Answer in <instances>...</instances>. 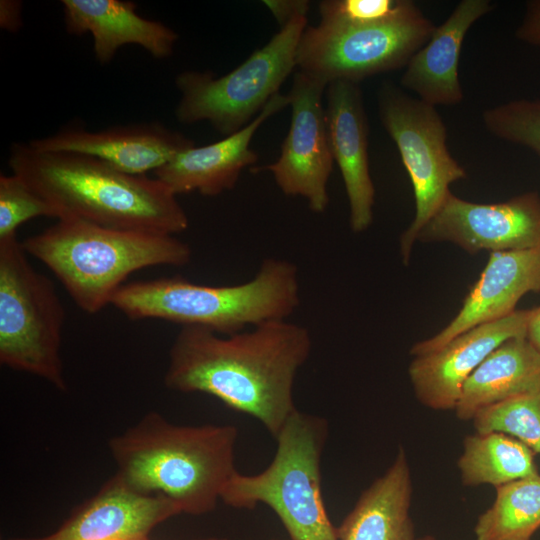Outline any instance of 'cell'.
<instances>
[{
	"mask_svg": "<svg viewBox=\"0 0 540 540\" xmlns=\"http://www.w3.org/2000/svg\"><path fill=\"white\" fill-rule=\"evenodd\" d=\"M311 350L309 331L286 319L232 335L182 326L164 383L173 391L211 395L254 417L275 438L297 410L295 378Z\"/></svg>",
	"mask_w": 540,
	"mask_h": 540,
	"instance_id": "6da1fadb",
	"label": "cell"
},
{
	"mask_svg": "<svg viewBox=\"0 0 540 540\" xmlns=\"http://www.w3.org/2000/svg\"><path fill=\"white\" fill-rule=\"evenodd\" d=\"M8 164L57 208L60 219L171 235L188 228L177 195L156 178L128 174L84 154L39 151L29 143L13 144Z\"/></svg>",
	"mask_w": 540,
	"mask_h": 540,
	"instance_id": "7a4b0ae2",
	"label": "cell"
},
{
	"mask_svg": "<svg viewBox=\"0 0 540 540\" xmlns=\"http://www.w3.org/2000/svg\"><path fill=\"white\" fill-rule=\"evenodd\" d=\"M238 429L229 424L178 425L157 412L108 442L116 474L132 488L160 494L182 513L212 512L235 468Z\"/></svg>",
	"mask_w": 540,
	"mask_h": 540,
	"instance_id": "3957f363",
	"label": "cell"
},
{
	"mask_svg": "<svg viewBox=\"0 0 540 540\" xmlns=\"http://www.w3.org/2000/svg\"><path fill=\"white\" fill-rule=\"evenodd\" d=\"M22 245L88 314L111 304L130 274L158 265L183 266L192 257L190 246L174 235L106 227L77 218L59 219Z\"/></svg>",
	"mask_w": 540,
	"mask_h": 540,
	"instance_id": "277c9868",
	"label": "cell"
},
{
	"mask_svg": "<svg viewBox=\"0 0 540 540\" xmlns=\"http://www.w3.org/2000/svg\"><path fill=\"white\" fill-rule=\"evenodd\" d=\"M296 266L269 258L249 281L210 286L181 277L124 284L111 301L132 320L161 319L232 335L268 321L284 320L298 307Z\"/></svg>",
	"mask_w": 540,
	"mask_h": 540,
	"instance_id": "5b68a950",
	"label": "cell"
},
{
	"mask_svg": "<svg viewBox=\"0 0 540 540\" xmlns=\"http://www.w3.org/2000/svg\"><path fill=\"white\" fill-rule=\"evenodd\" d=\"M328 436L325 418L298 409L275 437V455L260 473L236 471L220 501L237 509L271 508L289 540H338L321 493V458Z\"/></svg>",
	"mask_w": 540,
	"mask_h": 540,
	"instance_id": "8992f818",
	"label": "cell"
},
{
	"mask_svg": "<svg viewBox=\"0 0 540 540\" xmlns=\"http://www.w3.org/2000/svg\"><path fill=\"white\" fill-rule=\"evenodd\" d=\"M65 311L52 281L17 236L0 240V362L66 390L61 358Z\"/></svg>",
	"mask_w": 540,
	"mask_h": 540,
	"instance_id": "52a82bcc",
	"label": "cell"
},
{
	"mask_svg": "<svg viewBox=\"0 0 540 540\" xmlns=\"http://www.w3.org/2000/svg\"><path fill=\"white\" fill-rule=\"evenodd\" d=\"M306 26V16L294 18L262 48L220 77L197 71L179 74L175 81L181 93L175 110L177 120L183 124L208 121L225 136L244 128L297 68V47Z\"/></svg>",
	"mask_w": 540,
	"mask_h": 540,
	"instance_id": "ba28073f",
	"label": "cell"
},
{
	"mask_svg": "<svg viewBox=\"0 0 540 540\" xmlns=\"http://www.w3.org/2000/svg\"><path fill=\"white\" fill-rule=\"evenodd\" d=\"M435 25L415 4L392 21L334 26H306L297 47L298 71L327 85L360 81L405 68L431 37Z\"/></svg>",
	"mask_w": 540,
	"mask_h": 540,
	"instance_id": "9c48e42d",
	"label": "cell"
},
{
	"mask_svg": "<svg viewBox=\"0 0 540 540\" xmlns=\"http://www.w3.org/2000/svg\"><path fill=\"white\" fill-rule=\"evenodd\" d=\"M378 111L414 192L415 216L400 239L407 264L421 229L451 192L450 185L466 178V170L448 150L447 129L435 106L384 83L378 92Z\"/></svg>",
	"mask_w": 540,
	"mask_h": 540,
	"instance_id": "30bf717a",
	"label": "cell"
},
{
	"mask_svg": "<svg viewBox=\"0 0 540 540\" xmlns=\"http://www.w3.org/2000/svg\"><path fill=\"white\" fill-rule=\"evenodd\" d=\"M327 84L300 71L287 94L291 122L279 158L265 167L288 196L304 198L315 213L329 203L327 183L333 168L323 95Z\"/></svg>",
	"mask_w": 540,
	"mask_h": 540,
	"instance_id": "8fae6325",
	"label": "cell"
},
{
	"mask_svg": "<svg viewBox=\"0 0 540 540\" xmlns=\"http://www.w3.org/2000/svg\"><path fill=\"white\" fill-rule=\"evenodd\" d=\"M418 240L452 242L470 254L540 249V196L528 192L486 204L450 192Z\"/></svg>",
	"mask_w": 540,
	"mask_h": 540,
	"instance_id": "7c38bea8",
	"label": "cell"
},
{
	"mask_svg": "<svg viewBox=\"0 0 540 540\" xmlns=\"http://www.w3.org/2000/svg\"><path fill=\"white\" fill-rule=\"evenodd\" d=\"M529 314L530 309L515 310L416 356L408 373L417 399L434 410L455 409L464 383L485 358L508 339L526 336Z\"/></svg>",
	"mask_w": 540,
	"mask_h": 540,
	"instance_id": "4fadbf2b",
	"label": "cell"
},
{
	"mask_svg": "<svg viewBox=\"0 0 540 540\" xmlns=\"http://www.w3.org/2000/svg\"><path fill=\"white\" fill-rule=\"evenodd\" d=\"M178 514L171 499L140 492L115 473L53 533L10 540H150L157 525Z\"/></svg>",
	"mask_w": 540,
	"mask_h": 540,
	"instance_id": "5bb4252c",
	"label": "cell"
},
{
	"mask_svg": "<svg viewBox=\"0 0 540 540\" xmlns=\"http://www.w3.org/2000/svg\"><path fill=\"white\" fill-rule=\"evenodd\" d=\"M529 292L540 293V249L491 252L456 316L436 335L414 344L410 354L434 352L478 325L510 315Z\"/></svg>",
	"mask_w": 540,
	"mask_h": 540,
	"instance_id": "9a60e30c",
	"label": "cell"
},
{
	"mask_svg": "<svg viewBox=\"0 0 540 540\" xmlns=\"http://www.w3.org/2000/svg\"><path fill=\"white\" fill-rule=\"evenodd\" d=\"M29 145L39 151L92 156L132 175L156 171L195 142L159 123L112 127L100 131L66 128Z\"/></svg>",
	"mask_w": 540,
	"mask_h": 540,
	"instance_id": "2e32d148",
	"label": "cell"
},
{
	"mask_svg": "<svg viewBox=\"0 0 540 540\" xmlns=\"http://www.w3.org/2000/svg\"><path fill=\"white\" fill-rule=\"evenodd\" d=\"M325 118L334 162L347 194L350 227L359 233L373 220L375 188L369 170L368 123L357 83L334 81L327 85Z\"/></svg>",
	"mask_w": 540,
	"mask_h": 540,
	"instance_id": "e0dca14e",
	"label": "cell"
},
{
	"mask_svg": "<svg viewBox=\"0 0 540 540\" xmlns=\"http://www.w3.org/2000/svg\"><path fill=\"white\" fill-rule=\"evenodd\" d=\"M289 106L287 94L274 95L244 128L205 146L188 148L154 171L155 178L176 195L197 191L216 196L234 188L246 167L258 160L251 141L262 124Z\"/></svg>",
	"mask_w": 540,
	"mask_h": 540,
	"instance_id": "ac0fdd59",
	"label": "cell"
},
{
	"mask_svg": "<svg viewBox=\"0 0 540 540\" xmlns=\"http://www.w3.org/2000/svg\"><path fill=\"white\" fill-rule=\"evenodd\" d=\"M493 8L489 0L460 1L412 56L400 79L401 86L435 107L462 102L458 63L463 41L471 26Z\"/></svg>",
	"mask_w": 540,
	"mask_h": 540,
	"instance_id": "d6986e66",
	"label": "cell"
},
{
	"mask_svg": "<svg viewBox=\"0 0 540 540\" xmlns=\"http://www.w3.org/2000/svg\"><path fill=\"white\" fill-rule=\"evenodd\" d=\"M64 21L70 34L93 36L96 59L109 63L127 44L143 47L155 58L173 53L178 34L159 21L139 16L136 4L121 0H62Z\"/></svg>",
	"mask_w": 540,
	"mask_h": 540,
	"instance_id": "ffe728a7",
	"label": "cell"
},
{
	"mask_svg": "<svg viewBox=\"0 0 540 540\" xmlns=\"http://www.w3.org/2000/svg\"><path fill=\"white\" fill-rule=\"evenodd\" d=\"M412 481L402 447L336 527L338 540H417L410 517Z\"/></svg>",
	"mask_w": 540,
	"mask_h": 540,
	"instance_id": "44dd1931",
	"label": "cell"
},
{
	"mask_svg": "<svg viewBox=\"0 0 540 540\" xmlns=\"http://www.w3.org/2000/svg\"><path fill=\"white\" fill-rule=\"evenodd\" d=\"M540 390V354L526 336L508 339L475 369L455 407L461 420L488 406Z\"/></svg>",
	"mask_w": 540,
	"mask_h": 540,
	"instance_id": "7402d4cb",
	"label": "cell"
},
{
	"mask_svg": "<svg viewBox=\"0 0 540 540\" xmlns=\"http://www.w3.org/2000/svg\"><path fill=\"white\" fill-rule=\"evenodd\" d=\"M534 452L520 440L501 432L466 436L458 459L464 486L495 487L538 475Z\"/></svg>",
	"mask_w": 540,
	"mask_h": 540,
	"instance_id": "603a6c76",
	"label": "cell"
},
{
	"mask_svg": "<svg viewBox=\"0 0 540 540\" xmlns=\"http://www.w3.org/2000/svg\"><path fill=\"white\" fill-rule=\"evenodd\" d=\"M540 527V475L496 487V498L477 520L476 540H531Z\"/></svg>",
	"mask_w": 540,
	"mask_h": 540,
	"instance_id": "cb8c5ba5",
	"label": "cell"
},
{
	"mask_svg": "<svg viewBox=\"0 0 540 540\" xmlns=\"http://www.w3.org/2000/svg\"><path fill=\"white\" fill-rule=\"evenodd\" d=\"M472 420L477 433L501 432L540 454V390L485 407Z\"/></svg>",
	"mask_w": 540,
	"mask_h": 540,
	"instance_id": "d4e9b609",
	"label": "cell"
},
{
	"mask_svg": "<svg viewBox=\"0 0 540 540\" xmlns=\"http://www.w3.org/2000/svg\"><path fill=\"white\" fill-rule=\"evenodd\" d=\"M486 129L494 136L531 149L540 157V99H516L486 109Z\"/></svg>",
	"mask_w": 540,
	"mask_h": 540,
	"instance_id": "484cf974",
	"label": "cell"
},
{
	"mask_svg": "<svg viewBox=\"0 0 540 540\" xmlns=\"http://www.w3.org/2000/svg\"><path fill=\"white\" fill-rule=\"evenodd\" d=\"M47 216L60 219L55 206L15 174L0 175V240L17 236L20 225Z\"/></svg>",
	"mask_w": 540,
	"mask_h": 540,
	"instance_id": "4316f807",
	"label": "cell"
},
{
	"mask_svg": "<svg viewBox=\"0 0 540 540\" xmlns=\"http://www.w3.org/2000/svg\"><path fill=\"white\" fill-rule=\"evenodd\" d=\"M410 0H324L319 3L320 22L334 26H361L392 21L406 14Z\"/></svg>",
	"mask_w": 540,
	"mask_h": 540,
	"instance_id": "83f0119b",
	"label": "cell"
},
{
	"mask_svg": "<svg viewBox=\"0 0 540 540\" xmlns=\"http://www.w3.org/2000/svg\"><path fill=\"white\" fill-rule=\"evenodd\" d=\"M516 37L529 45L540 47V0H530L526 3Z\"/></svg>",
	"mask_w": 540,
	"mask_h": 540,
	"instance_id": "f1b7e54d",
	"label": "cell"
},
{
	"mask_svg": "<svg viewBox=\"0 0 540 540\" xmlns=\"http://www.w3.org/2000/svg\"><path fill=\"white\" fill-rule=\"evenodd\" d=\"M262 3L273 15L280 28L298 16H306L310 6L307 0H264Z\"/></svg>",
	"mask_w": 540,
	"mask_h": 540,
	"instance_id": "f546056e",
	"label": "cell"
},
{
	"mask_svg": "<svg viewBox=\"0 0 540 540\" xmlns=\"http://www.w3.org/2000/svg\"><path fill=\"white\" fill-rule=\"evenodd\" d=\"M21 2L2 0L0 2V25L8 31H17L22 25Z\"/></svg>",
	"mask_w": 540,
	"mask_h": 540,
	"instance_id": "4dcf8cb0",
	"label": "cell"
},
{
	"mask_svg": "<svg viewBox=\"0 0 540 540\" xmlns=\"http://www.w3.org/2000/svg\"><path fill=\"white\" fill-rule=\"evenodd\" d=\"M526 338L540 354V305L530 309L526 328Z\"/></svg>",
	"mask_w": 540,
	"mask_h": 540,
	"instance_id": "1f68e13d",
	"label": "cell"
},
{
	"mask_svg": "<svg viewBox=\"0 0 540 540\" xmlns=\"http://www.w3.org/2000/svg\"><path fill=\"white\" fill-rule=\"evenodd\" d=\"M417 540H435L433 536L431 535H426L424 537H420L418 538Z\"/></svg>",
	"mask_w": 540,
	"mask_h": 540,
	"instance_id": "d6a6232c",
	"label": "cell"
},
{
	"mask_svg": "<svg viewBox=\"0 0 540 540\" xmlns=\"http://www.w3.org/2000/svg\"><path fill=\"white\" fill-rule=\"evenodd\" d=\"M200 540H228L225 538H206V539H200Z\"/></svg>",
	"mask_w": 540,
	"mask_h": 540,
	"instance_id": "836d02e7",
	"label": "cell"
}]
</instances>
